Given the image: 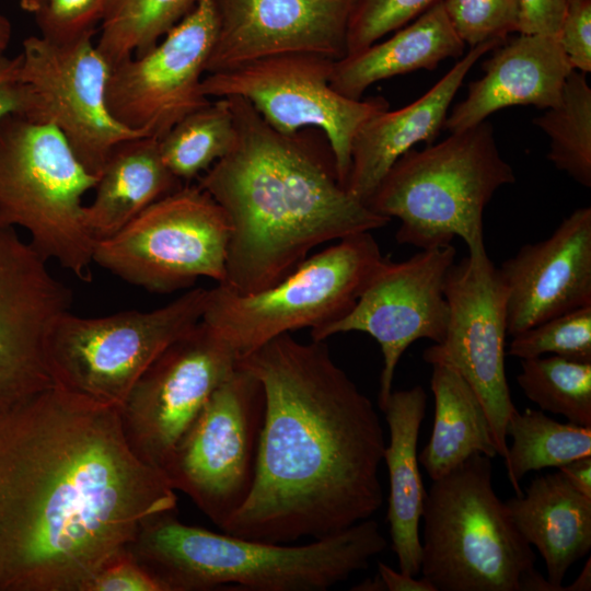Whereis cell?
Wrapping results in <instances>:
<instances>
[{"mask_svg": "<svg viewBox=\"0 0 591 591\" xmlns=\"http://www.w3.org/2000/svg\"><path fill=\"white\" fill-rule=\"evenodd\" d=\"M511 438L505 460L507 477L515 495L522 494L520 482L532 471L560 467L571 461L591 456V428L551 418L541 409H515L506 427Z\"/></svg>", "mask_w": 591, "mask_h": 591, "instance_id": "cell-28", "label": "cell"}, {"mask_svg": "<svg viewBox=\"0 0 591 591\" xmlns=\"http://www.w3.org/2000/svg\"><path fill=\"white\" fill-rule=\"evenodd\" d=\"M505 40L476 45L421 97L396 111L371 116L357 132L346 188L367 204L381 179L414 144H431L447 118L450 105L476 61Z\"/></svg>", "mask_w": 591, "mask_h": 591, "instance_id": "cell-22", "label": "cell"}, {"mask_svg": "<svg viewBox=\"0 0 591 591\" xmlns=\"http://www.w3.org/2000/svg\"><path fill=\"white\" fill-rule=\"evenodd\" d=\"M464 46L440 0L389 39L336 60L331 85L349 99L360 100L378 81L419 69L431 70L448 58L462 57Z\"/></svg>", "mask_w": 591, "mask_h": 591, "instance_id": "cell-25", "label": "cell"}, {"mask_svg": "<svg viewBox=\"0 0 591 591\" xmlns=\"http://www.w3.org/2000/svg\"><path fill=\"white\" fill-rule=\"evenodd\" d=\"M176 511L147 519L128 549L163 591L234 584L254 591H325L369 567L387 542L373 519L311 543L250 540L186 524Z\"/></svg>", "mask_w": 591, "mask_h": 591, "instance_id": "cell-4", "label": "cell"}, {"mask_svg": "<svg viewBox=\"0 0 591 591\" xmlns=\"http://www.w3.org/2000/svg\"><path fill=\"white\" fill-rule=\"evenodd\" d=\"M440 0H356L347 26V55L405 26Z\"/></svg>", "mask_w": 591, "mask_h": 591, "instance_id": "cell-35", "label": "cell"}, {"mask_svg": "<svg viewBox=\"0 0 591 591\" xmlns=\"http://www.w3.org/2000/svg\"><path fill=\"white\" fill-rule=\"evenodd\" d=\"M455 256L449 244L420 250L399 262L384 257L347 314L311 329L313 340L361 332L378 341L383 357L380 409L393 391L395 370L406 349L418 339L439 344L444 338L449 321L444 281Z\"/></svg>", "mask_w": 591, "mask_h": 591, "instance_id": "cell-16", "label": "cell"}, {"mask_svg": "<svg viewBox=\"0 0 591 591\" xmlns=\"http://www.w3.org/2000/svg\"><path fill=\"white\" fill-rule=\"evenodd\" d=\"M239 360L230 344L202 320L170 344L119 407L123 432L135 455L162 472L178 440Z\"/></svg>", "mask_w": 591, "mask_h": 591, "instance_id": "cell-13", "label": "cell"}, {"mask_svg": "<svg viewBox=\"0 0 591 591\" xmlns=\"http://www.w3.org/2000/svg\"><path fill=\"white\" fill-rule=\"evenodd\" d=\"M514 182L486 119L436 144L405 152L367 205L380 216L399 220L398 244L430 250L459 236L468 256L477 257L486 254L484 210L500 187Z\"/></svg>", "mask_w": 591, "mask_h": 591, "instance_id": "cell-5", "label": "cell"}, {"mask_svg": "<svg viewBox=\"0 0 591 591\" xmlns=\"http://www.w3.org/2000/svg\"><path fill=\"white\" fill-rule=\"evenodd\" d=\"M505 505L521 536L543 558L553 591H561L568 570L591 549V498L558 470L536 476Z\"/></svg>", "mask_w": 591, "mask_h": 591, "instance_id": "cell-24", "label": "cell"}, {"mask_svg": "<svg viewBox=\"0 0 591 591\" xmlns=\"http://www.w3.org/2000/svg\"><path fill=\"white\" fill-rule=\"evenodd\" d=\"M591 590V559L588 558L577 578L561 591H590Z\"/></svg>", "mask_w": 591, "mask_h": 591, "instance_id": "cell-43", "label": "cell"}, {"mask_svg": "<svg viewBox=\"0 0 591 591\" xmlns=\"http://www.w3.org/2000/svg\"><path fill=\"white\" fill-rule=\"evenodd\" d=\"M228 99L236 138L198 177L230 224L222 285L248 294L289 275L314 247L383 228L391 221L340 182L328 143L271 128L255 108Z\"/></svg>", "mask_w": 591, "mask_h": 591, "instance_id": "cell-3", "label": "cell"}, {"mask_svg": "<svg viewBox=\"0 0 591 591\" xmlns=\"http://www.w3.org/2000/svg\"><path fill=\"white\" fill-rule=\"evenodd\" d=\"M239 363L260 381L265 415L251 493L221 530L289 544L370 519L383 503V427L325 340L282 334Z\"/></svg>", "mask_w": 591, "mask_h": 591, "instance_id": "cell-2", "label": "cell"}, {"mask_svg": "<svg viewBox=\"0 0 591 591\" xmlns=\"http://www.w3.org/2000/svg\"><path fill=\"white\" fill-rule=\"evenodd\" d=\"M86 591H163V589L127 549L94 576Z\"/></svg>", "mask_w": 591, "mask_h": 591, "instance_id": "cell-38", "label": "cell"}, {"mask_svg": "<svg viewBox=\"0 0 591 591\" xmlns=\"http://www.w3.org/2000/svg\"><path fill=\"white\" fill-rule=\"evenodd\" d=\"M96 181L56 127L0 120V224L24 229L45 259L82 281L91 280L95 244L82 199Z\"/></svg>", "mask_w": 591, "mask_h": 591, "instance_id": "cell-7", "label": "cell"}, {"mask_svg": "<svg viewBox=\"0 0 591 591\" xmlns=\"http://www.w3.org/2000/svg\"><path fill=\"white\" fill-rule=\"evenodd\" d=\"M176 506L129 448L119 407L53 384L0 413V591H86Z\"/></svg>", "mask_w": 591, "mask_h": 591, "instance_id": "cell-1", "label": "cell"}, {"mask_svg": "<svg viewBox=\"0 0 591 591\" xmlns=\"http://www.w3.org/2000/svg\"><path fill=\"white\" fill-rule=\"evenodd\" d=\"M20 55L21 79L30 91L24 118L56 127L91 174L97 176L117 144L144 137L109 113L106 86L111 65L92 36L56 43L32 35L24 39Z\"/></svg>", "mask_w": 591, "mask_h": 591, "instance_id": "cell-14", "label": "cell"}, {"mask_svg": "<svg viewBox=\"0 0 591 591\" xmlns=\"http://www.w3.org/2000/svg\"><path fill=\"white\" fill-rule=\"evenodd\" d=\"M11 35V23L5 15L0 13V57L4 56V51L10 43Z\"/></svg>", "mask_w": 591, "mask_h": 591, "instance_id": "cell-44", "label": "cell"}, {"mask_svg": "<svg viewBox=\"0 0 591 591\" xmlns=\"http://www.w3.org/2000/svg\"><path fill=\"white\" fill-rule=\"evenodd\" d=\"M115 0H46L34 16L40 36L70 43L94 35Z\"/></svg>", "mask_w": 591, "mask_h": 591, "instance_id": "cell-36", "label": "cell"}, {"mask_svg": "<svg viewBox=\"0 0 591 591\" xmlns=\"http://www.w3.org/2000/svg\"><path fill=\"white\" fill-rule=\"evenodd\" d=\"M183 185L164 164L158 139L125 140L97 174L94 198L84 205L85 225L95 241L109 237Z\"/></svg>", "mask_w": 591, "mask_h": 591, "instance_id": "cell-26", "label": "cell"}, {"mask_svg": "<svg viewBox=\"0 0 591 591\" xmlns=\"http://www.w3.org/2000/svg\"><path fill=\"white\" fill-rule=\"evenodd\" d=\"M71 290L16 228L0 224V413L53 385L45 344Z\"/></svg>", "mask_w": 591, "mask_h": 591, "instance_id": "cell-18", "label": "cell"}, {"mask_svg": "<svg viewBox=\"0 0 591 591\" xmlns=\"http://www.w3.org/2000/svg\"><path fill=\"white\" fill-rule=\"evenodd\" d=\"M482 70L484 76L470 83L466 97L447 116L443 128L448 131L473 127L509 106L554 107L573 69L557 37L519 33L496 47Z\"/></svg>", "mask_w": 591, "mask_h": 591, "instance_id": "cell-21", "label": "cell"}, {"mask_svg": "<svg viewBox=\"0 0 591 591\" xmlns=\"http://www.w3.org/2000/svg\"><path fill=\"white\" fill-rule=\"evenodd\" d=\"M497 270L509 336L591 305V207L573 210L547 239L524 244Z\"/></svg>", "mask_w": 591, "mask_h": 591, "instance_id": "cell-20", "label": "cell"}, {"mask_svg": "<svg viewBox=\"0 0 591 591\" xmlns=\"http://www.w3.org/2000/svg\"><path fill=\"white\" fill-rule=\"evenodd\" d=\"M351 590L356 591H383L385 590L384 583L379 573L373 579H366L359 584L355 586Z\"/></svg>", "mask_w": 591, "mask_h": 591, "instance_id": "cell-45", "label": "cell"}, {"mask_svg": "<svg viewBox=\"0 0 591 591\" xmlns=\"http://www.w3.org/2000/svg\"><path fill=\"white\" fill-rule=\"evenodd\" d=\"M378 573L386 591H437L425 578L417 579L415 576L396 571L382 561L378 563Z\"/></svg>", "mask_w": 591, "mask_h": 591, "instance_id": "cell-41", "label": "cell"}, {"mask_svg": "<svg viewBox=\"0 0 591 591\" xmlns=\"http://www.w3.org/2000/svg\"><path fill=\"white\" fill-rule=\"evenodd\" d=\"M46 0H19L20 7L32 14L40 11Z\"/></svg>", "mask_w": 591, "mask_h": 591, "instance_id": "cell-46", "label": "cell"}, {"mask_svg": "<svg viewBox=\"0 0 591 591\" xmlns=\"http://www.w3.org/2000/svg\"><path fill=\"white\" fill-rule=\"evenodd\" d=\"M549 139L547 159L583 187H591V88L572 70L559 103L533 119Z\"/></svg>", "mask_w": 591, "mask_h": 591, "instance_id": "cell-30", "label": "cell"}, {"mask_svg": "<svg viewBox=\"0 0 591 591\" xmlns=\"http://www.w3.org/2000/svg\"><path fill=\"white\" fill-rule=\"evenodd\" d=\"M197 0H115L95 43L112 66L157 44Z\"/></svg>", "mask_w": 591, "mask_h": 591, "instance_id": "cell-31", "label": "cell"}, {"mask_svg": "<svg viewBox=\"0 0 591 591\" xmlns=\"http://www.w3.org/2000/svg\"><path fill=\"white\" fill-rule=\"evenodd\" d=\"M558 470L579 493L591 498V456L577 459Z\"/></svg>", "mask_w": 591, "mask_h": 591, "instance_id": "cell-42", "label": "cell"}, {"mask_svg": "<svg viewBox=\"0 0 591 591\" xmlns=\"http://www.w3.org/2000/svg\"><path fill=\"white\" fill-rule=\"evenodd\" d=\"M520 34H541L557 37L565 15L567 0H520Z\"/></svg>", "mask_w": 591, "mask_h": 591, "instance_id": "cell-40", "label": "cell"}, {"mask_svg": "<svg viewBox=\"0 0 591 591\" xmlns=\"http://www.w3.org/2000/svg\"><path fill=\"white\" fill-rule=\"evenodd\" d=\"M448 19L464 44L506 40L519 32L520 0H441Z\"/></svg>", "mask_w": 591, "mask_h": 591, "instance_id": "cell-34", "label": "cell"}, {"mask_svg": "<svg viewBox=\"0 0 591 591\" xmlns=\"http://www.w3.org/2000/svg\"><path fill=\"white\" fill-rule=\"evenodd\" d=\"M218 31L212 0L194 8L157 44L111 67L106 103L124 127L162 138L175 124L207 105L202 79Z\"/></svg>", "mask_w": 591, "mask_h": 591, "instance_id": "cell-15", "label": "cell"}, {"mask_svg": "<svg viewBox=\"0 0 591 591\" xmlns=\"http://www.w3.org/2000/svg\"><path fill=\"white\" fill-rule=\"evenodd\" d=\"M265 415L260 381L240 363L178 440L162 473L220 529L247 499Z\"/></svg>", "mask_w": 591, "mask_h": 591, "instance_id": "cell-11", "label": "cell"}, {"mask_svg": "<svg viewBox=\"0 0 591 591\" xmlns=\"http://www.w3.org/2000/svg\"><path fill=\"white\" fill-rule=\"evenodd\" d=\"M218 31L206 74L293 53L347 55L356 0H212Z\"/></svg>", "mask_w": 591, "mask_h": 591, "instance_id": "cell-19", "label": "cell"}, {"mask_svg": "<svg viewBox=\"0 0 591 591\" xmlns=\"http://www.w3.org/2000/svg\"><path fill=\"white\" fill-rule=\"evenodd\" d=\"M449 321L444 338L425 349L422 359L455 369L486 412L497 454L508 451L507 422L517 409L505 369V290L487 253L454 262L444 281Z\"/></svg>", "mask_w": 591, "mask_h": 591, "instance_id": "cell-17", "label": "cell"}, {"mask_svg": "<svg viewBox=\"0 0 591 591\" xmlns=\"http://www.w3.org/2000/svg\"><path fill=\"white\" fill-rule=\"evenodd\" d=\"M236 128L228 99H216L175 124L158 140L170 172L189 184L232 149Z\"/></svg>", "mask_w": 591, "mask_h": 591, "instance_id": "cell-29", "label": "cell"}, {"mask_svg": "<svg viewBox=\"0 0 591 591\" xmlns=\"http://www.w3.org/2000/svg\"><path fill=\"white\" fill-rule=\"evenodd\" d=\"M208 290L192 288L150 311L82 317L70 311L51 325L45 357L53 384L120 407L151 362L202 320Z\"/></svg>", "mask_w": 591, "mask_h": 591, "instance_id": "cell-9", "label": "cell"}, {"mask_svg": "<svg viewBox=\"0 0 591 591\" xmlns=\"http://www.w3.org/2000/svg\"><path fill=\"white\" fill-rule=\"evenodd\" d=\"M383 258L371 232L344 237L264 290L241 294L217 283L208 290L202 321L241 358L279 335L343 317Z\"/></svg>", "mask_w": 591, "mask_h": 591, "instance_id": "cell-8", "label": "cell"}, {"mask_svg": "<svg viewBox=\"0 0 591 591\" xmlns=\"http://www.w3.org/2000/svg\"><path fill=\"white\" fill-rule=\"evenodd\" d=\"M230 233L216 200L197 184H184L114 235L95 241L93 262L155 293L190 288L200 278L223 283Z\"/></svg>", "mask_w": 591, "mask_h": 591, "instance_id": "cell-10", "label": "cell"}, {"mask_svg": "<svg viewBox=\"0 0 591 591\" xmlns=\"http://www.w3.org/2000/svg\"><path fill=\"white\" fill-rule=\"evenodd\" d=\"M507 354L520 360L551 354L591 362V305L554 316L512 336Z\"/></svg>", "mask_w": 591, "mask_h": 591, "instance_id": "cell-33", "label": "cell"}, {"mask_svg": "<svg viewBox=\"0 0 591 591\" xmlns=\"http://www.w3.org/2000/svg\"><path fill=\"white\" fill-rule=\"evenodd\" d=\"M517 382L541 410L591 428V362L553 355L523 359Z\"/></svg>", "mask_w": 591, "mask_h": 591, "instance_id": "cell-32", "label": "cell"}, {"mask_svg": "<svg viewBox=\"0 0 591 591\" xmlns=\"http://www.w3.org/2000/svg\"><path fill=\"white\" fill-rule=\"evenodd\" d=\"M421 519L420 573L437 591H553L495 491L490 457L433 479Z\"/></svg>", "mask_w": 591, "mask_h": 591, "instance_id": "cell-6", "label": "cell"}, {"mask_svg": "<svg viewBox=\"0 0 591 591\" xmlns=\"http://www.w3.org/2000/svg\"><path fill=\"white\" fill-rule=\"evenodd\" d=\"M21 55L0 57V120L9 115L25 116L30 107V91L22 81Z\"/></svg>", "mask_w": 591, "mask_h": 591, "instance_id": "cell-39", "label": "cell"}, {"mask_svg": "<svg viewBox=\"0 0 591 591\" xmlns=\"http://www.w3.org/2000/svg\"><path fill=\"white\" fill-rule=\"evenodd\" d=\"M557 40L573 70L591 71V0H567Z\"/></svg>", "mask_w": 591, "mask_h": 591, "instance_id": "cell-37", "label": "cell"}, {"mask_svg": "<svg viewBox=\"0 0 591 591\" xmlns=\"http://www.w3.org/2000/svg\"><path fill=\"white\" fill-rule=\"evenodd\" d=\"M434 417L430 438L418 454L431 480L440 478L473 454L497 456L489 421L478 396L453 368L431 364Z\"/></svg>", "mask_w": 591, "mask_h": 591, "instance_id": "cell-27", "label": "cell"}, {"mask_svg": "<svg viewBox=\"0 0 591 591\" xmlns=\"http://www.w3.org/2000/svg\"><path fill=\"white\" fill-rule=\"evenodd\" d=\"M335 61L310 53L270 56L205 74L202 91L210 100H245L278 132H323L346 187L357 132L389 103L381 96L354 100L338 93L331 85Z\"/></svg>", "mask_w": 591, "mask_h": 591, "instance_id": "cell-12", "label": "cell"}, {"mask_svg": "<svg viewBox=\"0 0 591 591\" xmlns=\"http://www.w3.org/2000/svg\"><path fill=\"white\" fill-rule=\"evenodd\" d=\"M427 394L421 385L392 391L381 408L389 427L383 461L389 472L390 491L386 520L392 549L399 571L420 573V520L426 490L420 475L417 445L425 418Z\"/></svg>", "mask_w": 591, "mask_h": 591, "instance_id": "cell-23", "label": "cell"}]
</instances>
